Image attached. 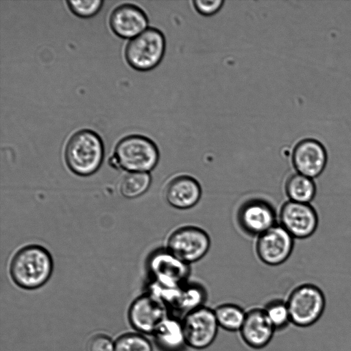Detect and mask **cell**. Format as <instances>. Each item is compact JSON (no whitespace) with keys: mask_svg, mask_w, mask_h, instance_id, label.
I'll list each match as a JSON object with an SVG mask.
<instances>
[{"mask_svg":"<svg viewBox=\"0 0 351 351\" xmlns=\"http://www.w3.org/2000/svg\"><path fill=\"white\" fill-rule=\"evenodd\" d=\"M53 259L49 251L38 245L19 250L10 264V274L19 287L35 289L45 285L53 271Z\"/></svg>","mask_w":351,"mask_h":351,"instance_id":"1","label":"cell"},{"mask_svg":"<svg viewBox=\"0 0 351 351\" xmlns=\"http://www.w3.org/2000/svg\"><path fill=\"white\" fill-rule=\"evenodd\" d=\"M104 147L101 137L95 132L84 129L75 132L64 148V160L69 169L80 176L95 173L101 167Z\"/></svg>","mask_w":351,"mask_h":351,"instance_id":"2","label":"cell"},{"mask_svg":"<svg viewBox=\"0 0 351 351\" xmlns=\"http://www.w3.org/2000/svg\"><path fill=\"white\" fill-rule=\"evenodd\" d=\"M159 150L150 138L138 134L121 138L116 145L112 165L128 172L149 173L158 165Z\"/></svg>","mask_w":351,"mask_h":351,"instance_id":"3","label":"cell"},{"mask_svg":"<svg viewBox=\"0 0 351 351\" xmlns=\"http://www.w3.org/2000/svg\"><path fill=\"white\" fill-rule=\"evenodd\" d=\"M166 48L162 32L148 27L132 38L124 51L127 63L134 69L147 71L157 66L163 58Z\"/></svg>","mask_w":351,"mask_h":351,"instance_id":"4","label":"cell"},{"mask_svg":"<svg viewBox=\"0 0 351 351\" xmlns=\"http://www.w3.org/2000/svg\"><path fill=\"white\" fill-rule=\"evenodd\" d=\"M286 302L291 323L300 328L315 324L322 316L326 307V298L322 290L308 282L295 287Z\"/></svg>","mask_w":351,"mask_h":351,"instance_id":"5","label":"cell"},{"mask_svg":"<svg viewBox=\"0 0 351 351\" xmlns=\"http://www.w3.org/2000/svg\"><path fill=\"white\" fill-rule=\"evenodd\" d=\"M147 266L154 283L162 291L180 288L186 284L191 272L190 265L167 247L154 252L148 259Z\"/></svg>","mask_w":351,"mask_h":351,"instance_id":"6","label":"cell"},{"mask_svg":"<svg viewBox=\"0 0 351 351\" xmlns=\"http://www.w3.org/2000/svg\"><path fill=\"white\" fill-rule=\"evenodd\" d=\"M182 323L187 347L194 350L210 347L220 328L214 309L204 305L184 313Z\"/></svg>","mask_w":351,"mask_h":351,"instance_id":"7","label":"cell"},{"mask_svg":"<svg viewBox=\"0 0 351 351\" xmlns=\"http://www.w3.org/2000/svg\"><path fill=\"white\" fill-rule=\"evenodd\" d=\"M210 247V239L208 233L194 226L176 229L167 241V248L189 265L202 259Z\"/></svg>","mask_w":351,"mask_h":351,"instance_id":"8","label":"cell"},{"mask_svg":"<svg viewBox=\"0 0 351 351\" xmlns=\"http://www.w3.org/2000/svg\"><path fill=\"white\" fill-rule=\"evenodd\" d=\"M280 225L294 239H306L316 232L319 217L311 204L285 202L279 213Z\"/></svg>","mask_w":351,"mask_h":351,"instance_id":"9","label":"cell"},{"mask_svg":"<svg viewBox=\"0 0 351 351\" xmlns=\"http://www.w3.org/2000/svg\"><path fill=\"white\" fill-rule=\"evenodd\" d=\"M294 239L283 227L276 224L258 236L255 246L256 254L267 265H280L291 255Z\"/></svg>","mask_w":351,"mask_h":351,"instance_id":"10","label":"cell"},{"mask_svg":"<svg viewBox=\"0 0 351 351\" xmlns=\"http://www.w3.org/2000/svg\"><path fill=\"white\" fill-rule=\"evenodd\" d=\"M328 154L319 141L307 138L300 141L291 153V163L295 172L313 179L318 178L326 169Z\"/></svg>","mask_w":351,"mask_h":351,"instance_id":"11","label":"cell"},{"mask_svg":"<svg viewBox=\"0 0 351 351\" xmlns=\"http://www.w3.org/2000/svg\"><path fill=\"white\" fill-rule=\"evenodd\" d=\"M169 316L163 301L154 295H144L131 305L129 319L138 331L154 334L161 323Z\"/></svg>","mask_w":351,"mask_h":351,"instance_id":"12","label":"cell"},{"mask_svg":"<svg viewBox=\"0 0 351 351\" xmlns=\"http://www.w3.org/2000/svg\"><path fill=\"white\" fill-rule=\"evenodd\" d=\"M237 219L245 232L256 236L277 224L274 208L267 202L261 199L245 202L239 210Z\"/></svg>","mask_w":351,"mask_h":351,"instance_id":"13","label":"cell"},{"mask_svg":"<svg viewBox=\"0 0 351 351\" xmlns=\"http://www.w3.org/2000/svg\"><path fill=\"white\" fill-rule=\"evenodd\" d=\"M275 332L263 307H255L246 311L245 320L239 332L242 341L247 346L261 350L269 344Z\"/></svg>","mask_w":351,"mask_h":351,"instance_id":"14","label":"cell"},{"mask_svg":"<svg viewBox=\"0 0 351 351\" xmlns=\"http://www.w3.org/2000/svg\"><path fill=\"white\" fill-rule=\"evenodd\" d=\"M109 24L112 31L122 38H133L147 29L148 19L139 7L124 3L110 14Z\"/></svg>","mask_w":351,"mask_h":351,"instance_id":"15","label":"cell"},{"mask_svg":"<svg viewBox=\"0 0 351 351\" xmlns=\"http://www.w3.org/2000/svg\"><path fill=\"white\" fill-rule=\"evenodd\" d=\"M202 193L201 185L195 178L180 175L169 182L165 196L171 206L179 210H187L197 204Z\"/></svg>","mask_w":351,"mask_h":351,"instance_id":"16","label":"cell"},{"mask_svg":"<svg viewBox=\"0 0 351 351\" xmlns=\"http://www.w3.org/2000/svg\"><path fill=\"white\" fill-rule=\"evenodd\" d=\"M153 335L162 351H183L187 347L181 319L169 315Z\"/></svg>","mask_w":351,"mask_h":351,"instance_id":"17","label":"cell"},{"mask_svg":"<svg viewBox=\"0 0 351 351\" xmlns=\"http://www.w3.org/2000/svg\"><path fill=\"white\" fill-rule=\"evenodd\" d=\"M285 191L289 201L311 204L316 196L317 185L314 179L295 172L286 180Z\"/></svg>","mask_w":351,"mask_h":351,"instance_id":"18","label":"cell"},{"mask_svg":"<svg viewBox=\"0 0 351 351\" xmlns=\"http://www.w3.org/2000/svg\"><path fill=\"white\" fill-rule=\"evenodd\" d=\"M214 309L220 328L228 332H239L245 318L246 311L234 303H223Z\"/></svg>","mask_w":351,"mask_h":351,"instance_id":"19","label":"cell"},{"mask_svg":"<svg viewBox=\"0 0 351 351\" xmlns=\"http://www.w3.org/2000/svg\"><path fill=\"white\" fill-rule=\"evenodd\" d=\"M152 183V176L147 172H128L120 182V192L126 198H136L144 194Z\"/></svg>","mask_w":351,"mask_h":351,"instance_id":"20","label":"cell"},{"mask_svg":"<svg viewBox=\"0 0 351 351\" xmlns=\"http://www.w3.org/2000/svg\"><path fill=\"white\" fill-rule=\"evenodd\" d=\"M263 308L276 331L285 329L291 323L286 301L281 299L272 300L267 303Z\"/></svg>","mask_w":351,"mask_h":351,"instance_id":"21","label":"cell"},{"mask_svg":"<svg viewBox=\"0 0 351 351\" xmlns=\"http://www.w3.org/2000/svg\"><path fill=\"white\" fill-rule=\"evenodd\" d=\"M204 291L201 286L197 284H185L180 288L176 302L187 313L195 308L203 306L201 302L204 300Z\"/></svg>","mask_w":351,"mask_h":351,"instance_id":"22","label":"cell"},{"mask_svg":"<svg viewBox=\"0 0 351 351\" xmlns=\"http://www.w3.org/2000/svg\"><path fill=\"white\" fill-rule=\"evenodd\" d=\"M114 351H153V348L150 341L143 335L128 333L117 339Z\"/></svg>","mask_w":351,"mask_h":351,"instance_id":"23","label":"cell"},{"mask_svg":"<svg viewBox=\"0 0 351 351\" xmlns=\"http://www.w3.org/2000/svg\"><path fill=\"white\" fill-rule=\"evenodd\" d=\"M69 9L75 15L80 18H90L95 16L101 10L104 1L102 0L73 1H66Z\"/></svg>","mask_w":351,"mask_h":351,"instance_id":"24","label":"cell"},{"mask_svg":"<svg viewBox=\"0 0 351 351\" xmlns=\"http://www.w3.org/2000/svg\"><path fill=\"white\" fill-rule=\"evenodd\" d=\"M223 0H194L193 5L194 9L201 15L211 16L218 12L223 6Z\"/></svg>","mask_w":351,"mask_h":351,"instance_id":"25","label":"cell"},{"mask_svg":"<svg viewBox=\"0 0 351 351\" xmlns=\"http://www.w3.org/2000/svg\"><path fill=\"white\" fill-rule=\"evenodd\" d=\"M88 351H114V345L108 336L97 335L90 339Z\"/></svg>","mask_w":351,"mask_h":351,"instance_id":"26","label":"cell"}]
</instances>
